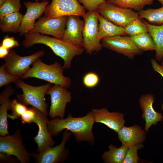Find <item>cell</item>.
<instances>
[{"instance_id":"3957f363","label":"cell","mask_w":163,"mask_h":163,"mask_svg":"<svg viewBox=\"0 0 163 163\" xmlns=\"http://www.w3.org/2000/svg\"><path fill=\"white\" fill-rule=\"evenodd\" d=\"M64 68L57 61L50 65L44 63L40 58L32 64V67L21 78L23 79L34 78L66 88L71 86V79L64 75Z\"/></svg>"},{"instance_id":"5b68a950","label":"cell","mask_w":163,"mask_h":163,"mask_svg":"<svg viewBox=\"0 0 163 163\" xmlns=\"http://www.w3.org/2000/svg\"><path fill=\"white\" fill-rule=\"evenodd\" d=\"M97 13V11H88L83 17L85 24L82 32V47L90 55L94 52H99L103 47L99 37Z\"/></svg>"},{"instance_id":"9a60e30c","label":"cell","mask_w":163,"mask_h":163,"mask_svg":"<svg viewBox=\"0 0 163 163\" xmlns=\"http://www.w3.org/2000/svg\"><path fill=\"white\" fill-rule=\"evenodd\" d=\"M35 110L36 117L34 123L38 126V131L36 136L33 139L37 145V152L41 153L47 149L53 147L55 141L53 139L47 128L49 120L47 116L36 108Z\"/></svg>"},{"instance_id":"74e56055","label":"cell","mask_w":163,"mask_h":163,"mask_svg":"<svg viewBox=\"0 0 163 163\" xmlns=\"http://www.w3.org/2000/svg\"><path fill=\"white\" fill-rule=\"evenodd\" d=\"M20 162L18 159L15 158L12 155L0 153V162L15 163Z\"/></svg>"},{"instance_id":"d6a6232c","label":"cell","mask_w":163,"mask_h":163,"mask_svg":"<svg viewBox=\"0 0 163 163\" xmlns=\"http://www.w3.org/2000/svg\"><path fill=\"white\" fill-rule=\"evenodd\" d=\"M100 81L99 75L93 72L86 73L82 79L84 86L88 88H93L96 87Z\"/></svg>"},{"instance_id":"e0dca14e","label":"cell","mask_w":163,"mask_h":163,"mask_svg":"<svg viewBox=\"0 0 163 163\" xmlns=\"http://www.w3.org/2000/svg\"><path fill=\"white\" fill-rule=\"evenodd\" d=\"M92 112L95 123L104 124L117 133L124 126V114L118 112H110L106 108H93Z\"/></svg>"},{"instance_id":"f546056e","label":"cell","mask_w":163,"mask_h":163,"mask_svg":"<svg viewBox=\"0 0 163 163\" xmlns=\"http://www.w3.org/2000/svg\"><path fill=\"white\" fill-rule=\"evenodd\" d=\"M28 107L25 104L19 102L15 99L12 100L11 110L12 112L8 114V118L12 120L21 117Z\"/></svg>"},{"instance_id":"603a6c76","label":"cell","mask_w":163,"mask_h":163,"mask_svg":"<svg viewBox=\"0 0 163 163\" xmlns=\"http://www.w3.org/2000/svg\"><path fill=\"white\" fill-rule=\"evenodd\" d=\"M109 150L105 152L102 155V159L106 163H123L128 148L122 145L119 148L112 144L109 146Z\"/></svg>"},{"instance_id":"6da1fadb","label":"cell","mask_w":163,"mask_h":163,"mask_svg":"<svg viewBox=\"0 0 163 163\" xmlns=\"http://www.w3.org/2000/svg\"><path fill=\"white\" fill-rule=\"evenodd\" d=\"M94 123L91 111L82 117H73L70 113L65 119H53L49 121L47 126L52 136H57L66 129L72 133L77 142H87L94 145L95 137L92 129Z\"/></svg>"},{"instance_id":"4fadbf2b","label":"cell","mask_w":163,"mask_h":163,"mask_svg":"<svg viewBox=\"0 0 163 163\" xmlns=\"http://www.w3.org/2000/svg\"><path fill=\"white\" fill-rule=\"evenodd\" d=\"M103 47L122 54L130 59L142 54L139 49L129 39V36L117 35L101 40Z\"/></svg>"},{"instance_id":"4316f807","label":"cell","mask_w":163,"mask_h":163,"mask_svg":"<svg viewBox=\"0 0 163 163\" xmlns=\"http://www.w3.org/2000/svg\"><path fill=\"white\" fill-rule=\"evenodd\" d=\"M115 5L123 8L133 9L138 11L143 10L147 5L153 4V0H107Z\"/></svg>"},{"instance_id":"d6986e66","label":"cell","mask_w":163,"mask_h":163,"mask_svg":"<svg viewBox=\"0 0 163 163\" xmlns=\"http://www.w3.org/2000/svg\"><path fill=\"white\" fill-rule=\"evenodd\" d=\"M145 131L137 125L130 127L124 126L117 133V138L122 145L129 148L144 142L146 135Z\"/></svg>"},{"instance_id":"9c48e42d","label":"cell","mask_w":163,"mask_h":163,"mask_svg":"<svg viewBox=\"0 0 163 163\" xmlns=\"http://www.w3.org/2000/svg\"><path fill=\"white\" fill-rule=\"evenodd\" d=\"M71 133L66 129L60 143L55 147L49 148L41 153L33 152L31 155L36 163H59L66 160L69 150L65 147L66 142L71 137Z\"/></svg>"},{"instance_id":"4dcf8cb0","label":"cell","mask_w":163,"mask_h":163,"mask_svg":"<svg viewBox=\"0 0 163 163\" xmlns=\"http://www.w3.org/2000/svg\"><path fill=\"white\" fill-rule=\"evenodd\" d=\"M144 147L142 143H139L128 148L123 163H136L140 159L138 156L137 151Z\"/></svg>"},{"instance_id":"ac0fdd59","label":"cell","mask_w":163,"mask_h":163,"mask_svg":"<svg viewBox=\"0 0 163 163\" xmlns=\"http://www.w3.org/2000/svg\"><path fill=\"white\" fill-rule=\"evenodd\" d=\"M140 107L142 111V117L145 121L144 129L147 132L151 126L155 125L163 120L162 114L155 111L153 107L155 100L154 95L151 94H146L141 96L139 99Z\"/></svg>"},{"instance_id":"5bb4252c","label":"cell","mask_w":163,"mask_h":163,"mask_svg":"<svg viewBox=\"0 0 163 163\" xmlns=\"http://www.w3.org/2000/svg\"><path fill=\"white\" fill-rule=\"evenodd\" d=\"M49 2L43 0L41 2H24V4L27 10L23 15L18 33L20 36H24L34 28L36 19L44 13Z\"/></svg>"},{"instance_id":"7bdbcfd3","label":"cell","mask_w":163,"mask_h":163,"mask_svg":"<svg viewBox=\"0 0 163 163\" xmlns=\"http://www.w3.org/2000/svg\"><path fill=\"white\" fill-rule=\"evenodd\" d=\"M161 109L163 111V103L161 105Z\"/></svg>"},{"instance_id":"f1b7e54d","label":"cell","mask_w":163,"mask_h":163,"mask_svg":"<svg viewBox=\"0 0 163 163\" xmlns=\"http://www.w3.org/2000/svg\"><path fill=\"white\" fill-rule=\"evenodd\" d=\"M21 7L20 0H6L0 6V19L12 13L19 11Z\"/></svg>"},{"instance_id":"1f68e13d","label":"cell","mask_w":163,"mask_h":163,"mask_svg":"<svg viewBox=\"0 0 163 163\" xmlns=\"http://www.w3.org/2000/svg\"><path fill=\"white\" fill-rule=\"evenodd\" d=\"M20 78L8 73L6 70L4 64L0 67V87L9 84L11 83H15Z\"/></svg>"},{"instance_id":"ba28073f","label":"cell","mask_w":163,"mask_h":163,"mask_svg":"<svg viewBox=\"0 0 163 163\" xmlns=\"http://www.w3.org/2000/svg\"><path fill=\"white\" fill-rule=\"evenodd\" d=\"M45 54V51L42 50L30 55L21 56L11 49L8 55L3 59L5 70L10 74L21 78L30 69V66L34 61L43 57Z\"/></svg>"},{"instance_id":"f6af8a7d","label":"cell","mask_w":163,"mask_h":163,"mask_svg":"<svg viewBox=\"0 0 163 163\" xmlns=\"http://www.w3.org/2000/svg\"><path fill=\"white\" fill-rule=\"evenodd\" d=\"M36 2H38L39 0H34Z\"/></svg>"},{"instance_id":"8d00e7d4","label":"cell","mask_w":163,"mask_h":163,"mask_svg":"<svg viewBox=\"0 0 163 163\" xmlns=\"http://www.w3.org/2000/svg\"><path fill=\"white\" fill-rule=\"evenodd\" d=\"M15 92L14 89L9 84L6 85L4 89L0 94V102L9 98Z\"/></svg>"},{"instance_id":"ab89813d","label":"cell","mask_w":163,"mask_h":163,"mask_svg":"<svg viewBox=\"0 0 163 163\" xmlns=\"http://www.w3.org/2000/svg\"><path fill=\"white\" fill-rule=\"evenodd\" d=\"M10 49H8L3 46L1 45L0 46V58L4 59L9 54Z\"/></svg>"},{"instance_id":"836d02e7","label":"cell","mask_w":163,"mask_h":163,"mask_svg":"<svg viewBox=\"0 0 163 163\" xmlns=\"http://www.w3.org/2000/svg\"><path fill=\"white\" fill-rule=\"evenodd\" d=\"M79 3L83 4V6L88 11H97L98 6L106 0H77Z\"/></svg>"},{"instance_id":"e575fe53","label":"cell","mask_w":163,"mask_h":163,"mask_svg":"<svg viewBox=\"0 0 163 163\" xmlns=\"http://www.w3.org/2000/svg\"><path fill=\"white\" fill-rule=\"evenodd\" d=\"M21 117L20 120L23 124H30L34 123L36 117L35 108L33 106L30 108L28 107Z\"/></svg>"},{"instance_id":"ffe728a7","label":"cell","mask_w":163,"mask_h":163,"mask_svg":"<svg viewBox=\"0 0 163 163\" xmlns=\"http://www.w3.org/2000/svg\"><path fill=\"white\" fill-rule=\"evenodd\" d=\"M99 22L98 35L100 39L116 36L126 35L123 27L117 25L103 18L98 12Z\"/></svg>"},{"instance_id":"cb8c5ba5","label":"cell","mask_w":163,"mask_h":163,"mask_svg":"<svg viewBox=\"0 0 163 163\" xmlns=\"http://www.w3.org/2000/svg\"><path fill=\"white\" fill-rule=\"evenodd\" d=\"M130 40L140 50L143 51L155 50V46L152 38L149 32L130 36Z\"/></svg>"},{"instance_id":"83f0119b","label":"cell","mask_w":163,"mask_h":163,"mask_svg":"<svg viewBox=\"0 0 163 163\" xmlns=\"http://www.w3.org/2000/svg\"><path fill=\"white\" fill-rule=\"evenodd\" d=\"M123 28L126 35L130 36L149 31L146 25L139 18L133 20Z\"/></svg>"},{"instance_id":"d4e9b609","label":"cell","mask_w":163,"mask_h":163,"mask_svg":"<svg viewBox=\"0 0 163 163\" xmlns=\"http://www.w3.org/2000/svg\"><path fill=\"white\" fill-rule=\"evenodd\" d=\"M139 18H145L151 24H163V6L157 9L148 8L138 11Z\"/></svg>"},{"instance_id":"8fae6325","label":"cell","mask_w":163,"mask_h":163,"mask_svg":"<svg viewBox=\"0 0 163 163\" xmlns=\"http://www.w3.org/2000/svg\"><path fill=\"white\" fill-rule=\"evenodd\" d=\"M67 88L54 85L48 90L46 94L50 96L51 104L49 116L52 119L64 118L66 105L72 99L71 93Z\"/></svg>"},{"instance_id":"44dd1931","label":"cell","mask_w":163,"mask_h":163,"mask_svg":"<svg viewBox=\"0 0 163 163\" xmlns=\"http://www.w3.org/2000/svg\"><path fill=\"white\" fill-rule=\"evenodd\" d=\"M148 29V32L152 38L155 46V59L160 61L163 58V24L153 25L146 21H143Z\"/></svg>"},{"instance_id":"484cf974","label":"cell","mask_w":163,"mask_h":163,"mask_svg":"<svg viewBox=\"0 0 163 163\" xmlns=\"http://www.w3.org/2000/svg\"><path fill=\"white\" fill-rule=\"evenodd\" d=\"M12 100L8 98L0 102V136L9 134L8 129V111L11 109Z\"/></svg>"},{"instance_id":"277c9868","label":"cell","mask_w":163,"mask_h":163,"mask_svg":"<svg viewBox=\"0 0 163 163\" xmlns=\"http://www.w3.org/2000/svg\"><path fill=\"white\" fill-rule=\"evenodd\" d=\"M16 87L21 88L22 94H18L16 97L19 102L27 106L30 105L37 108L41 112L47 116L48 114L47 105L45 102V96L51 84L39 86L28 85L20 79L15 83Z\"/></svg>"},{"instance_id":"60d3db41","label":"cell","mask_w":163,"mask_h":163,"mask_svg":"<svg viewBox=\"0 0 163 163\" xmlns=\"http://www.w3.org/2000/svg\"><path fill=\"white\" fill-rule=\"evenodd\" d=\"M6 0H0V6H1Z\"/></svg>"},{"instance_id":"d590c367","label":"cell","mask_w":163,"mask_h":163,"mask_svg":"<svg viewBox=\"0 0 163 163\" xmlns=\"http://www.w3.org/2000/svg\"><path fill=\"white\" fill-rule=\"evenodd\" d=\"M0 45L9 49L20 45L19 42L14 37H10L8 35L4 37Z\"/></svg>"},{"instance_id":"30bf717a","label":"cell","mask_w":163,"mask_h":163,"mask_svg":"<svg viewBox=\"0 0 163 163\" xmlns=\"http://www.w3.org/2000/svg\"><path fill=\"white\" fill-rule=\"evenodd\" d=\"M45 15L56 18L71 15L83 17L85 9L77 0H52L46 8Z\"/></svg>"},{"instance_id":"52a82bcc","label":"cell","mask_w":163,"mask_h":163,"mask_svg":"<svg viewBox=\"0 0 163 163\" xmlns=\"http://www.w3.org/2000/svg\"><path fill=\"white\" fill-rule=\"evenodd\" d=\"M97 11L108 21L123 27L139 18L138 12L132 9L120 7L107 1L102 3Z\"/></svg>"},{"instance_id":"f35d334b","label":"cell","mask_w":163,"mask_h":163,"mask_svg":"<svg viewBox=\"0 0 163 163\" xmlns=\"http://www.w3.org/2000/svg\"><path fill=\"white\" fill-rule=\"evenodd\" d=\"M151 62L154 70L159 73L163 78V66L159 64L156 60L152 58Z\"/></svg>"},{"instance_id":"8992f818","label":"cell","mask_w":163,"mask_h":163,"mask_svg":"<svg viewBox=\"0 0 163 163\" xmlns=\"http://www.w3.org/2000/svg\"><path fill=\"white\" fill-rule=\"evenodd\" d=\"M0 153L15 156L21 163H29L32 156L23 142L21 129L14 133L0 136Z\"/></svg>"},{"instance_id":"7a4b0ae2","label":"cell","mask_w":163,"mask_h":163,"mask_svg":"<svg viewBox=\"0 0 163 163\" xmlns=\"http://www.w3.org/2000/svg\"><path fill=\"white\" fill-rule=\"evenodd\" d=\"M22 42L25 48H30L37 44H42L49 47L54 53L63 60L64 69L71 67L75 56L82 54L85 51L82 47L69 43L62 39L50 37L37 32H29L24 35Z\"/></svg>"},{"instance_id":"7c38bea8","label":"cell","mask_w":163,"mask_h":163,"mask_svg":"<svg viewBox=\"0 0 163 163\" xmlns=\"http://www.w3.org/2000/svg\"><path fill=\"white\" fill-rule=\"evenodd\" d=\"M68 17L51 18L44 15L35 22L34 28L30 32L50 35L62 40Z\"/></svg>"},{"instance_id":"ee69618b","label":"cell","mask_w":163,"mask_h":163,"mask_svg":"<svg viewBox=\"0 0 163 163\" xmlns=\"http://www.w3.org/2000/svg\"><path fill=\"white\" fill-rule=\"evenodd\" d=\"M162 62H161V65L163 66V59L162 60Z\"/></svg>"},{"instance_id":"7402d4cb","label":"cell","mask_w":163,"mask_h":163,"mask_svg":"<svg viewBox=\"0 0 163 163\" xmlns=\"http://www.w3.org/2000/svg\"><path fill=\"white\" fill-rule=\"evenodd\" d=\"M23 15L19 11L9 14L0 19V29L4 33H18Z\"/></svg>"},{"instance_id":"b9f144b4","label":"cell","mask_w":163,"mask_h":163,"mask_svg":"<svg viewBox=\"0 0 163 163\" xmlns=\"http://www.w3.org/2000/svg\"><path fill=\"white\" fill-rule=\"evenodd\" d=\"M160 2V3L161 4L162 6H163V0H157Z\"/></svg>"},{"instance_id":"2e32d148","label":"cell","mask_w":163,"mask_h":163,"mask_svg":"<svg viewBox=\"0 0 163 163\" xmlns=\"http://www.w3.org/2000/svg\"><path fill=\"white\" fill-rule=\"evenodd\" d=\"M84 24V21L78 16H68L62 40L69 43L82 47Z\"/></svg>"}]
</instances>
